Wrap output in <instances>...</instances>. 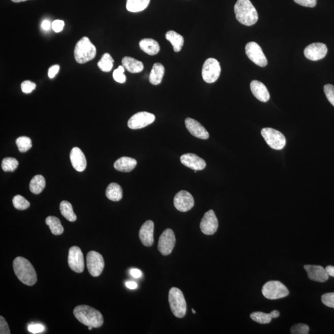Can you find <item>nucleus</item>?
Masks as SVG:
<instances>
[{"mask_svg": "<svg viewBox=\"0 0 334 334\" xmlns=\"http://www.w3.org/2000/svg\"><path fill=\"white\" fill-rule=\"evenodd\" d=\"M327 53L326 45L322 43L311 44L305 48V57L311 61H318L324 58Z\"/></svg>", "mask_w": 334, "mask_h": 334, "instance_id": "obj_16", "label": "nucleus"}, {"mask_svg": "<svg viewBox=\"0 0 334 334\" xmlns=\"http://www.w3.org/2000/svg\"><path fill=\"white\" fill-rule=\"evenodd\" d=\"M69 265L71 270L77 273H82L84 270V260L83 252L78 246L70 248L69 254Z\"/></svg>", "mask_w": 334, "mask_h": 334, "instance_id": "obj_13", "label": "nucleus"}, {"mask_svg": "<svg viewBox=\"0 0 334 334\" xmlns=\"http://www.w3.org/2000/svg\"><path fill=\"white\" fill-rule=\"evenodd\" d=\"M16 143L19 151L21 152H25L29 151L32 146V140L26 137L18 138L17 139Z\"/></svg>", "mask_w": 334, "mask_h": 334, "instance_id": "obj_35", "label": "nucleus"}, {"mask_svg": "<svg viewBox=\"0 0 334 334\" xmlns=\"http://www.w3.org/2000/svg\"><path fill=\"white\" fill-rule=\"evenodd\" d=\"M86 263L90 275L94 277L101 276L104 270L105 262L100 253L94 251L89 252L87 254Z\"/></svg>", "mask_w": 334, "mask_h": 334, "instance_id": "obj_9", "label": "nucleus"}, {"mask_svg": "<svg viewBox=\"0 0 334 334\" xmlns=\"http://www.w3.org/2000/svg\"><path fill=\"white\" fill-rule=\"evenodd\" d=\"M70 159L76 171L82 172L85 171L87 166V160L84 153L80 149L75 147L72 150Z\"/></svg>", "mask_w": 334, "mask_h": 334, "instance_id": "obj_21", "label": "nucleus"}, {"mask_svg": "<svg viewBox=\"0 0 334 334\" xmlns=\"http://www.w3.org/2000/svg\"><path fill=\"white\" fill-rule=\"evenodd\" d=\"M261 135L272 149L281 150L284 148L286 139L282 132L273 128H265L261 130Z\"/></svg>", "mask_w": 334, "mask_h": 334, "instance_id": "obj_8", "label": "nucleus"}, {"mask_svg": "<svg viewBox=\"0 0 334 334\" xmlns=\"http://www.w3.org/2000/svg\"><path fill=\"white\" fill-rule=\"evenodd\" d=\"M64 26V22L61 20H55L52 24V29L56 33L60 32L63 30Z\"/></svg>", "mask_w": 334, "mask_h": 334, "instance_id": "obj_46", "label": "nucleus"}, {"mask_svg": "<svg viewBox=\"0 0 334 334\" xmlns=\"http://www.w3.org/2000/svg\"><path fill=\"white\" fill-rule=\"evenodd\" d=\"M14 3H21L27 1V0H11Z\"/></svg>", "mask_w": 334, "mask_h": 334, "instance_id": "obj_53", "label": "nucleus"}, {"mask_svg": "<svg viewBox=\"0 0 334 334\" xmlns=\"http://www.w3.org/2000/svg\"><path fill=\"white\" fill-rule=\"evenodd\" d=\"M155 120V115L152 113L141 112L136 113L129 118L128 126L132 129H141L152 124Z\"/></svg>", "mask_w": 334, "mask_h": 334, "instance_id": "obj_12", "label": "nucleus"}, {"mask_svg": "<svg viewBox=\"0 0 334 334\" xmlns=\"http://www.w3.org/2000/svg\"><path fill=\"white\" fill-rule=\"evenodd\" d=\"M234 11L238 21L246 26L255 24L258 21V14L250 0H238Z\"/></svg>", "mask_w": 334, "mask_h": 334, "instance_id": "obj_3", "label": "nucleus"}, {"mask_svg": "<svg viewBox=\"0 0 334 334\" xmlns=\"http://www.w3.org/2000/svg\"><path fill=\"white\" fill-rule=\"evenodd\" d=\"M246 54L254 63L260 67H265L268 64L266 58L261 48L256 42H249L245 47Z\"/></svg>", "mask_w": 334, "mask_h": 334, "instance_id": "obj_11", "label": "nucleus"}, {"mask_svg": "<svg viewBox=\"0 0 334 334\" xmlns=\"http://www.w3.org/2000/svg\"><path fill=\"white\" fill-rule=\"evenodd\" d=\"M113 60L112 56L109 53H105L98 61L97 65L101 70L104 72H109L113 66Z\"/></svg>", "mask_w": 334, "mask_h": 334, "instance_id": "obj_33", "label": "nucleus"}, {"mask_svg": "<svg viewBox=\"0 0 334 334\" xmlns=\"http://www.w3.org/2000/svg\"><path fill=\"white\" fill-rule=\"evenodd\" d=\"M169 302L172 312L178 318H183L186 313V302L179 288H172L169 293Z\"/></svg>", "mask_w": 334, "mask_h": 334, "instance_id": "obj_5", "label": "nucleus"}, {"mask_svg": "<svg viewBox=\"0 0 334 334\" xmlns=\"http://www.w3.org/2000/svg\"><path fill=\"white\" fill-rule=\"evenodd\" d=\"M13 269L16 277L24 284L32 286L37 282L38 277L35 269L24 257H17L13 261Z\"/></svg>", "mask_w": 334, "mask_h": 334, "instance_id": "obj_2", "label": "nucleus"}, {"mask_svg": "<svg viewBox=\"0 0 334 334\" xmlns=\"http://www.w3.org/2000/svg\"><path fill=\"white\" fill-rule=\"evenodd\" d=\"M185 125L187 129L194 137L202 139V140H208L209 137V132L202 124L197 121L191 118H186L185 120Z\"/></svg>", "mask_w": 334, "mask_h": 334, "instance_id": "obj_19", "label": "nucleus"}, {"mask_svg": "<svg viewBox=\"0 0 334 334\" xmlns=\"http://www.w3.org/2000/svg\"><path fill=\"white\" fill-rule=\"evenodd\" d=\"M176 243L174 231L172 229H166L161 235L158 243V250L163 256L172 253Z\"/></svg>", "mask_w": 334, "mask_h": 334, "instance_id": "obj_10", "label": "nucleus"}, {"mask_svg": "<svg viewBox=\"0 0 334 334\" xmlns=\"http://www.w3.org/2000/svg\"><path fill=\"white\" fill-rule=\"evenodd\" d=\"M151 0H127L126 9L129 12L138 13L148 8Z\"/></svg>", "mask_w": 334, "mask_h": 334, "instance_id": "obj_29", "label": "nucleus"}, {"mask_svg": "<svg viewBox=\"0 0 334 334\" xmlns=\"http://www.w3.org/2000/svg\"><path fill=\"white\" fill-rule=\"evenodd\" d=\"M194 205L192 195L186 191H181L175 195L174 206L178 211L185 212L191 210Z\"/></svg>", "mask_w": 334, "mask_h": 334, "instance_id": "obj_15", "label": "nucleus"}, {"mask_svg": "<svg viewBox=\"0 0 334 334\" xmlns=\"http://www.w3.org/2000/svg\"><path fill=\"white\" fill-rule=\"evenodd\" d=\"M296 4L303 7L314 8L317 4V0H294Z\"/></svg>", "mask_w": 334, "mask_h": 334, "instance_id": "obj_45", "label": "nucleus"}, {"mask_svg": "<svg viewBox=\"0 0 334 334\" xmlns=\"http://www.w3.org/2000/svg\"><path fill=\"white\" fill-rule=\"evenodd\" d=\"M88 329H89V330H92V329H93V327H92L89 326V327H88Z\"/></svg>", "mask_w": 334, "mask_h": 334, "instance_id": "obj_54", "label": "nucleus"}, {"mask_svg": "<svg viewBox=\"0 0 334 334\" xmlns=\"http://www.w3.org/2000/svg\"><path fill=\"white\" fill-rule=\"evenodd\" d=\"M140 49L149 55H157L160 48L158 42L152 39H144L140 42Z\"/></svg>", "mask_w": 334, "mask_h": 334, "instance_id": "obj_24", "label": "nucleus"}, {"mask_svg": "<svg viewBox=\"0 0 334 334\" xmlns=\"http://www.w3.org/2000/svg\"><path fill=\"white\" fill-rule=\"evenodd\" d=\"M154 223L152 220H148L141 226L139 236L144 246L150 247L154 243Z\"/></svg>", "mask_w": 334, "mask_h": 334, "instance_id": "obj_20", "label": "nucleus"}, {"mask_svg": "<svg viewBox=\"0 0 334 334\" xmlns=\"http://www.w3.org/2000/svg\"><path fill=\"white\" fill-rule=\"evenodd\" d=\"M46 224L49 226L51 232L55 236H59L63 233L64 228L62 226L60 220L58 218L54 216L48 217L45 220Z\"/></svg>", "mask_w": 334, "mask_h": 334, "instance_id": "obj_32", "label": "nucleus"}, {"mask_svg": "<svg viewBox=\"0 0 334 334\" xmlns=\"http://www.w3.org/2000/svg\"><path fill=\"white\" fill-rule=\"evenodd\" d=\"M310 328L308 325L305 324H297L291 327V333L293 334H308L309 333Z\"/></svg>", "mask_w": 334, "mask_h": 334, "instance_id": "obj_39", "label": "nucleus"}, {"mask_svg": "<svg viewBox=\"0 0 334 334\" xmlns=\"http://www.w3.org/2000/svg\"><path fill=\"white\" fill-rule=\"evenodd\" d=\"M262 293L265 298L270 299L282 298L289 295V291L286 286L276 280L266 283L263 286Z\"/></svg>", "mask_w": 334, "mask_h": 334, "instance_id": "obj_6", "label": "nucleus"}, {"mask_svg": "<svg viewBox=\"0 0 334 334\" xmlns=\"http://www.w3.org/2000/svg\"><path fill=\"white\" fill-rule=\"evenodd\" d=\"M75 318L86 326L98 328L104 324L103 316L100 311L87 305L78 306L73 311Z\"/></svg>", "mask_w": 334, "mask_h": 334, "instance_id": "obj_1", "label": "nucleus"}, {"mask_svg": "<svg viewBox=\"0 0 334 334\" xmlns=\"http://www.w3.org/2000/svg\"><path fill=\"white\" fill-rule=\"evenodd\" d=\"M59 209H60L62 216L69 221L75 222L77 219V217L73 211L72 204L69 202H66V201L62 202L59 205Z\"/></svg>", "mask_w": 334, "mask_h": 334, "instance_id": "obj_31", "label": "nucleus"}, {"mask_svg": "<svg viewBox=\"0 0 334 334\" xmlns=\"http://www.w3.org/2000/svg\"><path fill=\"white\" fill-rule=\"evenodd\" d=\"M36 88V84L30 81H25L21 84L22 91L25 93H30Z\"/></svg>", "mask_w": 334, "mask_h": 334, "instance_id": "obj_42", "label": "nucleus"}, {"mask_svg": "<svg viewBox=\"0 0 334 334\" xmlns=\"http://www.w3.org/2000/svg\"><path fill=\"white\" fill-rule=\"evenodd\" d=\"M221 73V67L216 59L211 58L206 60L203 64L202 76L207 83H214L219 79Z\"/></svg>", "mask_w": 334, "mask_h": 334, "instance_id": "obj_7", "label": "nucleus"}, {"mask_svg": "<svg viewBox=\"0 0 334 334\" xmlns=\"http://www.w3.org/2000/svg\"><path fill=\"white\" fill-rule=\"evenodd\" d=\"M252 93L257 99L262 103H267L270 100V94L265 85L258 81H253L250 84Z\"/></svg>", "mask_w": 334, "mask_h": 334, "instance_id": "obj_22", "label": "nucleus"}, {"mask_svg": "<svg viewBox=\"0 0 334 334\" xmlns=\"http://www.w3.org/2000/svg\"><path fill=\"white\" fill-rule=\"evenodd\" d=\"M18 161L15 158L7 157L2 161V169L5 172H14L18 168Z\"/></svg>", "mask_w": 334, "mask_h": 334, "instance_id": "obj_36", "label": "nucleus"}, {"mask_svg": "<svg viewBox=\"0 0 334 334\" xmlns=\"http://www.w3.org/2000/svg\"><path fill=\"white\" fill-rule=\"evenodd\" d=\"M126 286L129 289L135 290L138 287V284L135 282L129 281L126 282Z\"/></svg>", "mask_w": 334, "mask_h": 334, "instance_id": "obj_50", "label": "nucleus"}, {"mask_svg": "<svg viewBox=\"0 0 334 334\" xmlns=\"http://www.w3.org/2000/svg\"><path fill=\"white\" fill-rule=\"evenodd\" d=\"M122 64L124 69L131 73H139L144 70V64L142 62L129 56H125L123 58Z\"/></svg>", "mask_w": 334, "mask_h": 334, "instance_id": "obj_26", "label": "nucleus"}, {"mask_svg": "<svg viewBox=\"0 0 334 334\" xmlns=\"http://www.w3.org/2000/svg\"><path fill=\"white\" fill-rule=\"evenodd\" d=\"M166 39L169 41L174 47L175 52H179L182 50L184 44V39L182 36L174 30L168 31L166 33Z\"/></svg>", "mask_w": 334, "mask_h": 334, "instance_id": "obj_27", "label": "nucleus"}, {"mask_svg": "<svg viewBox=\"0 0 334 334\" xmlns=\"http://www.w3.org/2000/svg\"><path fill=\"white\" fill-rule=\"evenodd\" d=\"M192 313H193L194 314L196 313V311H195L194 310L192 309Z\"/></svg>", "mask_w": 334, "mask_h": 334, "instance_id": "obj_55", "label": "nucleus"}, {"mask_svg": "<svg viewBox=\"0 0 334 334\" xmlns=\"http://www.w3.org/2000/svg\"><path fill=\"white\" fill-rule=\"evenodd\" d=\"M45 180L42 175H36L31 180L29 188L31 192L35 194H39L44 190L45 187Z\"/></svg>", "mask_w": 334, "mask_h": 334, "instance_id": "obj_30", "label": "nucleus"}, {"mask_svg": "<svg viewBox=\"0 0 334 334\" xmlns=\"http://www.w3.org/2000/svg\"><path fill=\"white\" fill-rule=\"evenodd\" d=\"M304 268L307 272L308 277L313 281L325 282L329 279L326 270L321 265H305Z\"/></svg>", "mask_w": 334, "mask_h": 334, "instance_id": "obj_18", "label": "nucleus"}, {"mask_svg": "<svg viewBox=\"0 0 334 334\" xmlns=\"http://www.w3.org/2000/svg\"><path fill=\"white\" fill-rule=\"evenodd\" d=\"M106 196L112 202H119L122 199V188L117 183H110L106 189Z\"/></svg>", "mask_w": 334, "mask_h": 334, "instance_id": "obj_28", "label": "nucleus"}, {"mask_svg": "<svg viewBox=\"0 0 334 334\" xmlns=\"http://www.w3.org/2000/svg\"><path fill=\"white\" fill-rule=\"evenodd\" d=\"M271 314L272 318H273V319L278 318V317L280 315L279 311L277 310H274L272 311Z\"/></svg>", "mask_w": 334, "mask_h": 334, "instance_id": "obj_52", "label": "nucleus"}, {"mask_svg": "<svg viewBox=\"0 0 334 334\" xmlns=\"http://www.w3.org/2000/svg\"><path fill=\"white\" fill-rule=\"evenodd\" d=\"M322 302L327 307L334 308V293H327L321 296Z\"/></svg>", "mask_w": 334, "mask_h": 334, "instance_id": "obj_41", "label": "nucleus"}, {"mask_svg": "<svg viewBox=\"0 0 334 334\" xmlns=\"http://www.w3.org/2000/svg\"><path fill=\"white\" fill-rule=\"evenodd\" d=\"M130 274H131V275L133 277H135V278H140V277L143 275L142 272L140 270H138V269H132V270L130 271Z\"/></svg>", "mask_w": 334, "mask_h": 334, "instance_id": "obj_48", "label": "nucleus"}, {"mask_svg": "<svg viewBox=\"0 0 334 334\" xmlns=\"http://www.w3.org/2000/svg\"><path fill=\"white\" fill-rule=\"evenodd\" d=\"M137 165V161L128 157H122L118 159L114 163V168L118 171L130 172Z\"/></svg>", "mask_w": 334, "mask_h": 334, "instance_id": "obj_23", "label": "nucleus"}, {"mask_svg": "<svg viewBox=\"0 0 334 334\" xmlns=\"http://www.w3.org/2000/svg\"><path fill=\"white\" fill-rule=\"evenodd\" d=\"M124 69H125L123 66H120L113 73V79L118 83L123 84L126 82V77L124 74Z\"/></svg>", "mask_w": 334, "mask_h": 334, "instance_id": "obj_38", "label": "nucleus"}, {"mask_svg": "<svg viewBox=\"0 0 334 334\" xmlns=\"http://www.w3.org/2000/svg\"><path fill=\"white\" fill-rule=\"evenodd\" d=\"M97 49L92 44L89 39L84 37L76 45L74 55L76 62L79 64H84L95 57Z\"/></svg>", "mask_w": 334, "mask_h": 334, "instance_id": "obj_4", "label": "nucleus"}, {"mask_svg": "<svg viewBox=\"0 0 334 334\" xmlns=\"http://www.w3.org/2000/svg\"><path fill=\"white\" fill-rule=\"evenodd\" d=\"M251 318L253 321L258 322L259 324H269L273 319L271 314H268L263 312H254L251 314Z\"/></svg>", "mask_w": 334, "mask_h": 334, "instance_id": "obj_34", "label": "nucleus"}, {"mask_svg": "<svg viewBox=\"0 0 334 334\" xmlns=\"http://www.w3.org/2000/svg\"><path fill=\"white\" fill-rule=\"evenodd\" d=\"M28 330L34 334L42 333L45 330V327L41 324H32L28 326Z\"/></svg>", "mask_w": 334, "mask_h": 334, "instance_id": "obj_43", "label": "nucleus"}, {"mask_svg": "<svg viewBox=\"0 0 334 334\" xmlns=\"http://www.w3.org/2000/svg\"><path fill=\"white\" fill-rule=\"evenodd\" d=\"M180 160L184 165L194 170V171H202L206 166L205 160L192 153L182 155Z\"/></svg>", "mask_w": 334, "mask_h": 334, "instance_id": "obj_17", "label": "nucleus"}, {"mask_svg": "<svg viewBox=\"0 0 334 334\" xmlns=\"http://www.w3.org/2000/svg\"><path fill=\"white\" fill-rule=\"evenodd\" d=\"M0 333L10 334V330L7 321L3 316H0Z\"/></svg>", "mask_w": 334, "mask_h": 334, "instance_id": "obj_44", "label": "nucleus"}, {"mask_svg": "<svg viewBox=\"0 0 334 334\" xmlns=\"http://www.w3.org/2000/svg\"><path fill=\"white\" fill-rule=\"evenodd\" d=\"M219 226L217 218L214 211L210 210L206 212L200 223L201 230L207 236H211L217 230Z\"/></svg>", "mask_w": 334, "mask_h": 334, "instance_id": "obj_14", "label": "nucleus"}, {"mask_svg": "<svg viewBox=\"0 0 334 334\" xmlns=\"http://www.w3.org/2000/svg\"><path fill=\"white\" fill-rule=\"evenodd\" d=\"M59 70V66L58 64L53 65V66H51L49 70V73H48L49 78L52 79L54 78L58 74Z\"/></svg>", "mask_w": 334, "mask_h": 334, "instance_id": "obj_47", "label": "nucleus"}, {"mask_svg": "<svg viewBox=\"0 0 334 334\" xmlns=\"http://www.w3.org/2000/svg\"><path fill=\"white\" fill-rule=\"evenodd\" d=\"M328 275L330 277H334V266L329 265L325 268Z\"/></svg>", "mask_w": 334, "mask_h": 334, "instance_id": "obj_51", "label": "nucleus"}, {"mask_svg": "<svg viewBox=\"0 0 334 334\" xmlns=\"http://www.w3.org/2000/svg\"><path fill=\"white\" fill-rule=\"evenodd\" d=\"M13 206L18 210L23 211L29 208L30 203L21 195H16L13 199Z\"/></svg>", "mask_w": 334, "mask_h": 334, "instance_id": "obj_37", "label": "nucleus"}, {"mask_svg": "<svg viewBox=\"0 0 334 334\" xmlns=\"http://www.w3.org/2000/svg\"><path fill=\"white\" fill-rule=\"evenodd\" d=\"M51 27H52V24H50V22L49 20H44V21L42 22V28L44 30H49Z\"/></svg>", "mask_w": 334, "mask_h": 334, "instance_id": "obj_49", "label": "nucleus"}, {"mask_svg": "<svg viewBox=\"0 0 334 334\" xmlns=\"http://www.w3.org/2000/svg\"><path fill=\"white\" fill-rule=\"evenodd\" d=\"M165 74V68L160 63L153 65L152 69L149 76V81L153 85H158L162 83Z\"/></svg>", "mask_w": 334, "mask_h": 334, "instance_id": "obj_25", "label": "nucleus"}, {"mask_svg": "<svg viewBox=\"0 0 334 334\" xmlns=\"http://www.w3.org/2000/svg\"><path fill=\"white\" fill-rule=\"evenodd\" d=\"M324 91L328 101L334 107V86L331 84L325 85Z\"/></svg>", "mask_w": 334, "mask_h": 334, "instance_id": "obj_40", "label": "nucleus"}]
</instances>
